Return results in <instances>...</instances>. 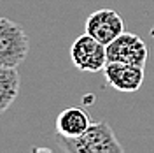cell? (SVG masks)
Returning <instances> with one entry per match:
<instances>
[{
    "label": "cell",
    "mask_w": 154,
    "mask_h": 153,
    "mask_svg": "<svg viewBox=\"0 0 154 153\" xmlns=\"http://www.w3.org/2000/svg\"><path fill=\"white\" fill-rule=\"evenodd\" d=\"M91 123H93L91 116H89L86 109H82V107H67L56 116V135L58 137H65V139L79 137L89 129Z\"/></svg>",
    "instance_id": "cell-7"
},
{
    "label": "cell",
    "mask_w": 154,
    "mask_h": 153,
    "mask_svg": "<svg viewBox=\"0 0 154 153\" xmlns=\"http://www.w3.org/2000/svg\"><path fill=\"white\" fill-rule=\"evenodd\" d=\"M70 60L82 72H100L107 65V46L89 34L79 35L70 46Z\"/></svg>",
    "instance_id": "cell-3"
},
{
    "label": "cell",
    "mask_w": 154,
    "mask_h": 153,
    "mask_svg": "<svg viewBox=\"0 0 154 153\" xmlns=\"http://www.w3.org/2000/svg\"><path fill=\"white\" fill-rule=\"evenodd\" d=\"M103 74H105L109 86H112L117 92L133 93L144 85V67L140 65L107 62V65L103 67Z\"/></svg>",
    "instance_id": "cell-6"
},
{
    "label": "cell",
    "mask_w": 154,
    "mask_h": 153,
    "mask_svg": "<svg viewBox=\"0 0 154 153\" xmlns=\"http://www.w3.org/2000/svg\"><path fill=\"white\" fill-rule=\"evenodd\" d=\"M58 137V135H56ZM58 146L68 153H123L125 148L117 141L116 132L107 122H93L84 134L65 139L58 137Z\"/></svg>",
    "instance_id": "cell-1"
},
{
    "label": "cell",
    "mask_w": 154,
    "mask_h": 153,
    "mask_svg": "<svg viewBox=\"0 0 154 153\" xmlns=\"http://www.w3.org/2000/svg\"><path fill=\"white\" fill-rule=\"evenodd\" d=\"M107 62H121L145 67L147 46L137 34L123 32L110 44H107Z\"/></svg>",
    "instance_id": "cell-4"
},
{
    "label": "cell",
    "mask_w": 154,
    "mask_h": 153,
    "mask_svg": "<svg viewBox=\"0 0 154 153\" xmlns=\"http://www.w3.org/2000/svg\"><path fill=\"white\" fill-rule=\"evenodd\" d=\"M123 32H126L125 21L119 16V12L112 9H98L91 12L86 19V34L95 37L103 46L110 44Z\"/></svg>",
    "instance_id": "cell-5"
},
{
    "label": "cell",
    "mask_w": 154,
    "mask_h": 153,
    "mask_svg": "<svg viewBox=\"0 0 154 153\" xmlns=\"http://www.w3.org/2000/svg\"><path fill=\"white\" fill-rule=\"evenodd\" d=\"M30 51V41L21 25L0 16V65L18 67Z\"/></svg>",
    "instance_id": "cell-2"
},
{
    "label": "cell",
    "mask_w": 154,
    "mask_h": 153,
    "mask_svg": "<svg viewBox=\"0 0 154 153\" xmlns=\"http://www.w3.org/2000/svg\"><path fill=\"white\" fill-rule=\"evenodd\" d=\"M19 72L16 67L0 65V116L9 109L19 93Z\"/></svg>",
    "instance_id": "cell-8"
}]
</instances>
